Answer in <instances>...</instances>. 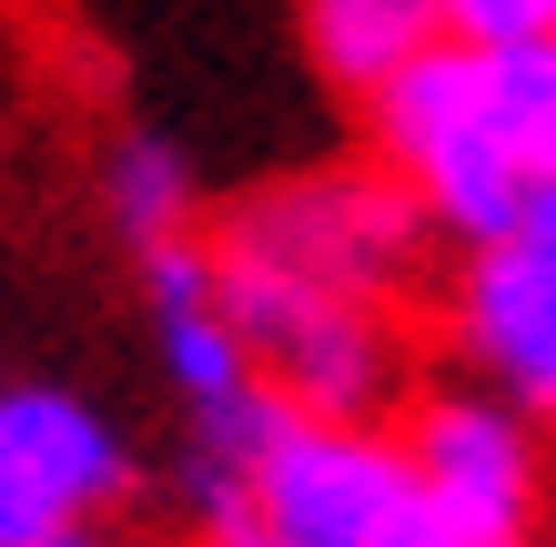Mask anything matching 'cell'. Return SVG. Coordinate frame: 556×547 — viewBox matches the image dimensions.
Masks as SVG:
<instances>
[{
	"mask_svg": "<svg viewBox=\"0 0 556 547\" xmlns=\"http://www.w3.org/2000/svg\"><path fill=\"white\" fill-rule=\"evenodd\" d=\"M435 30L455 51H527V41H556V11L546 0H455V11H435Z\"/></svg>",
	"mask_w": 556,
	"mask_h": 547,
	"instance_id": "12",
	"label": "cell"
},
{
	"mask_svg": "<svg viewBox=\"0 0 556 547\" xmlns=\"http://www.w3.org/2000/svg\"><path fill=\"white\" fill-rule=\"evenodd\" d=\"M213 314L233 325L253 385L283 396L304 426H365L375 396L395 385V345H384L375 304H344L324 284L274 274V264L213 253Z\"/></svg>",
	"mask_w": 556,
	"mask_h": 547,
	"instance_id": "2",
	"label": "cell"
},
{
	"mask_svg": "<svg viewBox=\"0 0 556 547\" xmlns=\"http://www.w3.org/2000/svg\"><path fill=\"white\" fill-rule=\"evenodd\" d=\"M375 142L395 152V173L415 183V213H435L445 234H466L476 253L506 244L516 213H527L536 192H556V183H536V173L506 152L496 112H485L476 51H455L445 30L375 91Z\"/></svg>",
	"mask_w": 556,
	"mask_h": 547,
	"instance_id": "1",
	"label": "cell"
},
{
	"mask_svg": "<svg viewBox=\"0 0 556 547\" xmlns=\"http://www.w3.org/2000/svg\"><path fill=\"white\" fill-rule=\"evenodd\" d=\"M213 547H264V537H253V527H223V537H213Z\"/></svg>",
	"mask_w": 556,
	"mask_h": 547,
	"instance_id": "17",
	"label": "cell"
},
{
	"mask_svg": "<svg viewBox=\"0 0 556 547\" xmlns=\"http://www.w3.org/2000/svg\"><path fill=\"white\" fill-rule=\"evenodd\" d=\"M375 547H536V537H506V527H476V518H455V507H435L425 487H405V507L384 518Z\"/></svg>",
	"mask_w": 556,
	"mask_h": 547,
	"instance_id": "13",
	"label": "cell"
},
{
	"mask_svg": "<svg viewBox=\"0 0 556 547\" xmlns=\"http://www.w3.org/2000/svg\"><path fill=\"white\" fill-rule=\"evenodd\" d=\"M61 527H81V518H61V507L30 487V476L0 467V547H41V537H61Z\"/></svg>",
	"mask_w": 556,
	"mask_h": 547,
	"instance_id": "15",
	"label": "cell"
},
{
	"mask_svg": "<svg viewBox=\"0 0 556 547\" xmlns=\"http://www.w3.org/2000/svg\"><path fill=\"white\" fill-rule=\"evenodd\" d=\"M142 295H152V314H192V304H213V244H152L142 253Z\"/></svg>",
	"mask_w": 556,
	"mask_h": 547,
	"instance_id": "14",
	"label": "cell"
},
{
	"mask_svg": "<svg viewBox=\"0 0 556 547\" xmlns=\"http://www.w3.org/2000/svg\"><path fill=\"white\" fill-rule=\"evenodd\" d=\"M405 476L435 507L476 518V527L536 537V426L516 406H496V396H435L415 415Z\"/></svg>",
	"mask_w": 556,
	"mask_h": 547,
	"instance_id": "6",
	"label": "cell"
},
{
	"mask_svg": "<svg viewBox=\"0 0 556 547\" xmlns=\"http://www.w3.org/2000/svg\"><path fill=\"white\" fill-rule=\"evenodd\" d=\"M405 446L375 426H293L243 476V527L264 547H375L384 518L405 507Z\"/></svg>",
	"mask_w": 556,
	"mask_h": 547,
	"instance_id": "3",
	"label": "cell"
},
{
	"mask_svg": "<svg viewBox=\"0 0 556 547\" xmlns=\"http://www.w3.org/2000/svg\"><path fill=\"white\" fill-rule=\"evenodd\" d=\"M152 325H162V375L192 396V415H213L223 396H243V385H253L243 345H233V325H223L213 304H192V314H152Z\"/></svg>",
	"mask_w": 556,
	"mask_h": 547,
	"instance_id": "10",
	"label": "cell"
},
{
	"mask_svg": "<svg viewBox=\"0 0 556 547\" xmlns=\"http://www.w3.org/2000/svg\"><path fill=\"white\" fill-rule=\"evenodd\" d=\"M192 476H213V487H243L253 467H264V446L293 426V406L283 396H264V385H243V396H223L213 415H192Z\"/></svg>",
	"mask_w": 556,
	"mask_h": 547,
	"instance_id": "11",
	"label": "cell"
},
{
	"mask_svg": "<svg viewBox=\"0 0 556 547\" xmlns=\"http://www.w3.org/2000/svg\"><path fill=\"white\" fill-rule=\"evenodd\" d=\"M41 547H112L102 527H61V537H41Z\"/></svg>",
	"mask_w": 556,
	"mask_h": 547,
	"instance_id": "16",
	"label": "cell"
},
{
	"mask_svg": "<svg viewBox=\"0 0 556 547\" xmlns=\"http://www.w3.org/2000/svg\"><path fill=\"white\" fill-rule=\"evenodd\" d=\"M466 345L496 365V406L527 415L556 396V192H536L516 234L466 264Z\"/></svg>",
	"mask_w": 556,
	"mask_h": 547,
	"instance_id": "5",
	"label": "cell"
},
{
	"mask_svg": "<svg viewBox=\"0 0 556 547\" xmlns=\"http://www.w3.org/2000/svg\"><path fill=\"white\" fill-rule=\"evenodd\" d=\"M425 41H435V0H314V11H304L314 72L344 82V91H365V102L405 72Z\"/></svg>",
	"mask_w": 556,
	"mask_h": 547,
	"instance_id": "8",
	"label": "cell"
},
{
	"mask_svg": "<svg viewBox=\"0 0 556 547\" xmlns=\"http://www.w3.org/2000/svg\"><path fill=\"white\" fill-rule=\"evenodd\" d=\"M102 192H112V223H122V244H132V253H152V244H182V234H192V213H203V183H192L182 142H162V133L112 142Z\"/></svg>",
	"mask_w": 556,
	"mask_h": 547,
	"instance_id": "9",
	"label": "cell"
},
{
	"mask_svg": "<svg viewBox=\"0 0 556 547\" xmlns=\"http://www.w3.org/2000/svg\"><path fill=\"white\" fill-rule=\"evenodd\" d=\"M0 467L30 476L61 518H91L132 487V446L72 385H0Z\"/></svg>",
	"mask_w": 556,
	"mask_h": 547,
	"instance_id": "7",
	"label": "cell"
},
{
	"mask_svg": "<svg viewBox=\"0 0 556 547\" xmlns=\"http://www.w3.org/2000/svg\"><path fill=\"white\" fill-rule=\"evenodd\" d=\"M213 253L274 264V274L324 284V295H344V304H375L384 284L405 274V253H415V203L365 183V173H324V183H293L274 203H253Z\"/></svg>",
	"mask_w": 556,
	"mask_h": 547,
	"instance_id": "4",
	"label": "cell"
}]
</instances>
